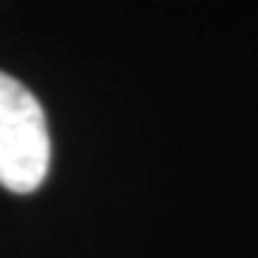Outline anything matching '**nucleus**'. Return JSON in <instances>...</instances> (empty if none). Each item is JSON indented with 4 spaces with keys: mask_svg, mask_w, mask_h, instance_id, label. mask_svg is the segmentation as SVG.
Segmentation results:
<instances>
[{
    "mask_svg": "<svg viewBox=\"0 0 258 258\" xmlns=\"http://www.w3.org/2000/svg\"><path fill=\"white\" fill-rule=\"evenodd\" d=\"M52 141L43 106L12 75L0 72V186L35 192L46 181Z\"/></svg>",
    "mask_w": 258,
    "mask_h": 258,
    "instance_id": "nucleus-1",
    "label": "nucleus"
}]
</instances>
